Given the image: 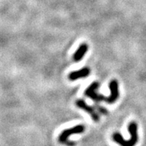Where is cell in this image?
<instances>
[{
  "instance_id": "obj_1",
  "label": "cell",
  "mask_w": 146,
  "mask_h": 146,
  "mask_svg": "<svg viewBox=\"0 0 146 146\" xmlns=\"http://www.w3.org/2000/svg\"><path fill=\"white\" fill-rule=\"evenodd\" d=\"M128 131L131 135L129 140H125L119 133H114L112 138L115 142L120 146H135L138 142V126L134 121H132L128 125Z\"/></svg>"
},
{
  "instance_id": "obj_2",
  "label": "cell",
  "mask_w": 146,
  "mask_h": 146,
  "mask_svg": "<svg viewBox=\"0 0 146 146\" xmlns=\"http://www.w3.org/2000/svg\"><path fill=\"white\" fill-rule=\"evenodd\" d=\"M85 131L84 125H78L76 126H74L72 128L66 129L64 130L61 132V133L59 135L58 137V141L60 143L64 145H66L68 146H74L75 145V142H71V141L68 140L70 136L74 134H79V133H82Z\"/></svg>"
},
{
  "instance_id": "obj_3",
  "label": "cell",
  "mask_w": 146,
  "mask_h": 146,
  "mask_svg": "<svg viewBox=\"0 0 146 146\" xmlns=\"http://www.w3.org/2000/svg\"><path fill=\"white\" fill-rule=\"evenodd\" d=\"M99 87V84L98 82H92L90 84V86L87 87V90H85L84 95L88 98H91L92 101H94L96 103L101 102L102 101H105L106 97L103 95L98 94V92H96V90H98Z\"/></svg>"
},
{
  "instance_id": "obj_4",
  "label": "cell",
  "mask_w": 146,
  "mask_h": 146,
  "mask_svg": "<svg viewBox=\"0 0 146 146\" xmlns=\"http://www.w3.org/2000/svg\"><path fill=\"white\" fill-rule=\"evenodd\" d=\"M109 88L110 90V95L108 97H106L105 102L108 104H113L116 102L119 96V84L116 80H113L109 84Z\"/></svg>"
},
{
  "instance_id": "obj_5",
  "label": "cell",
  "mask_w": 146,
  "mask_h": 146,
  "mask_svg": "<svg viewBox=\"0 0 146 146\" xmlns=\"http://www.w3.org/2000/svg\"><path fill=\"white\" fill-rule=\"evenodd\" d=\"M75 104L77 107H78L79 108L84 110L85 112H87V113H89V115H90L92 119H93L94 121H99V115H98V113L96 111L95 108H93L91 106H89L88 104L84 102V101L81 100H77L75 102Z\"/></svg>"
},
{
  "instance_id": "obj_6",
  "label": "cell",
  "mask_w": 146,
  "mask_h": 146,
  "mask_svg": "<svg viewBox=\"0 0 146 146\" xmlns=\"http://www.w3.org/2000/svg\"><path fill=\"white\" fill-rule=\"evenodd\" d=\"M90 74V69L88 67H84L78 71L72 72L69 73V79L70 81H76L81 78H86Z\"/></svg>"
},
{
  "instance_id": "obj_7",
  "label": "cell",
  "mask_w": 146,
  "mask_h": 146,
  "mask_svg": "<svg viewBox=\"0 0 146 146\" xmlns=\"http://www.w3.org/2000/svg\"><path fill=\"white\" fill-rule=\"evenodd\" d=\"M87 50H88V46L86 43H83L81 46H79L76 52H75V54L73 55V60L75 62L81 61L84 57L85 54L87 53Z\"/></svg>"
},
{
  "instance_id": "obj_8",
  "label": "cell",
  "mask_w": 146,
  "mask_h": 146,
  "mask_svg": "<svg viewBox=\"0 0 146 146\" xmlns=\"http://www.w3.org/2000/svg\"><path fill=\"white\" fill-rule=\"evenodd\" d=\"M96 108H97L98 111L101 112L102 114H104V115H108V111L104 108H103V107H100V106H98V105L96 106Z\"/></svg>"
}]
</instances>
